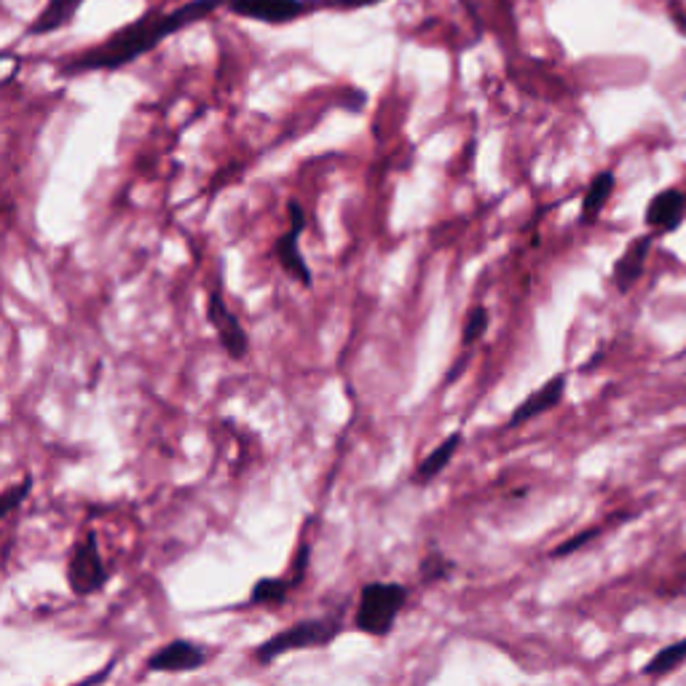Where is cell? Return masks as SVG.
<instances>
[{"label": "cell", "mask_w": 686, "mask_h": 686, "mask_svg": "<svg viewBox=\"0 0 686 686\" xmlns=\"http://www.w3.org/2000/svg\"><path fill=\"white\" fill-rule=\"evenodd\" d=\"M601 534V528L593 526V528H585V531H579L577 536H571V539H566L563 544H558L553 553H550V558H566V555L577 553V550H582L587 542H593L595 536Z\"/></svg>", "instance_id": "ffe728a7"}, {"label": "cell", "mask_w": 686, "mask_h": 686, "mask_svg": "<svg viewBox=\"0 0 686 686\" xmlns=\"http://www.w3.org/2000/svg\"><path fill=\"white\" fill-rule=\"evenodd\" d=\"M78 3H81V0H51L49 6H46V11L41 14V19H38L33 27H30V33L33 35L54 33L57 27H62L65 22H70V17L76 14Z\"/></svg>", "instance_id": "9a60e30c"}, {"label": "cell", "mask_w": 686, "mask_h": 686, "mask_svg": "<svg viewBox=\"0 0 686 686\" xmlns=\"http://www.w3.org/2000/svg\"><path fill=\"white\" fill-rule=\"evenodd\" d=\"M220 0H193L185 3L183 9L172 11L164 19H145L132 27H124L121 33L113 35L105 46L89 51L86 57H81L76 65L67 67V73H78V70H113V67L129 65L137 57H143L145 51H151L153 46H159L164 38L177 33L180 27L191 25L196 19L207 17Z\"/></svg>", "instance_id": "6da1fadb"}, {"label": "cell", "mask_w": 686, "mask_h": 686, "mask_svg": "<svg viewBox=\"0 0 686 686\" xmlns=\"http://www.w3.org/2000/svg\"><path fill=\"white\" fill-rule=\"evenodd\" d=\"M686 662V638L676 641V644L665 646L660 652L654 654L652 660L644 665L646 676H662V673H670V670L681 668Z\"/></svg>", "instance_id": "2e32d148"}, {"label": "cell", "mask_w": 686, "mask_h": 686, "mask_svg": "<svg viewBox=\"0 0 686 686\" xmlns=\"http://www.w3.org/2000/svg\"><path fill=\"white\" fill-rule=\"evenodd\" d=\"M654 239H657L654 231L652 234L638 236V239H633V242L625 247V252H622L620 258H617V263L611 268V282L617 287V293H630V290L636 287V282L641 279V274H644L646 258H649V250H652Z\"/></svg>", "instance_id": "30bf717a"}, {"label": "cell", "mask_w": 686, "mask_h": 686, "mask_svg": "<svg viewBox=\"0 0 686 686\" xmlns=\"http://www.w3.org/2000/svg\"><path fill=\"white\" fill-rule=\"evenodd\" d=\"M287 212H290V231L285 236H279L277 244H274V255H277L279 266H282L287 277H293L303 287H311L314 285L311 268L306 263V258H303L301 247H298L303 228H306V212H303V207L295 199L287 204Z\"/></svg>", "instance_id": "5b68a950"}, {"label": "cell", "mask_w": 686, "mask_h": 686, "mask_svg": "<svg viewBox=\"0 0 686 686\" xmlns=\"http://www.w3.org/2000/svg\"><path fill=\"white\" fill-rule=\"evenodd\" d=\"M298 585V579H277V577H266L255 582L250 590V598L247 603L250 606H271V603H285L290 590Z\"/></svg>", "instance_id": "5bb4252c"}, {"label": "cell", "mask_w": 686, "mask_h": 686, "mask_svg": "<svg viewBox=\"0 0 686 686\" xmlns=\"http://www.w3.org/2000/svg\"><path fill=\"white\" fill-rule=\"evenodd\" d=\"M453 571V561H448V558H443L440 553H429L424 561H421L419 566V574H421V582H440V579H445L448 574Z\"/></svg>", "instance_id": "ac0fdd59"}, {"label": "cell", "mask_w": 686, "mask_h": 686, "mask_svg": "<svg viewBox=\"0 0 686 686\" xmlns=\"http://www.w3.org/2000/svg\"><path fill=\"white\" fill-rule=\"evenodd\" d=\"M207 660H210V652L204 646L188 641V638H175L156 649L145 660V668L151 673H191V670L204 668Z\"/></svg>", "instance_id": "52a82bcc"}, {"label": "cell", "mask_w": 686, "mask_h": 686, "mask_svg": "<svg viewBox=\"0 0 686 686\" xmlns=\"http://www.w3.org/2000/svg\"><path fill=\"white\" fill-rule=\"evenodd\" d=\"M234 11L239 17L277 25V22H290V19L301 17L303 3L301 0H234Z\"/></svg>", "instance_id": "8fae6325"}, {"label": "cell", "mask_w": 686, "mask_h": 686, "mask_svg": "<svg viewBox=\"0 0 686 686\" xmlns=\"http://www.w3.org/2000/svg\"><path fill=\"white\" fill-rule=\"evenodd\" d=\"M488 325H491V314H488L486 306H475L467 314V322H464V330H461V343L475 346L488 333Z\"/></svg>", "instance_id": "e0dca14e"}, {"label": "cell", "mask_w": 686, "mask_h": 686, "mask_svg": "<svg viewBox=\"0 0 686 686\" xmlns=\"http://www.w3.org/2000/svg\"><path fill=\"white\" fill-rule=\"evenodd\" d=\"M467 354H464V357H459V360H456V365H453V370H448V373H445V378H443V386H448V384H453V381H456V378H459L461 376V373H464V370H467Z\"/></svg>", "instance_id": "44dd1931"}, {"label": "cell", "mask_w": 686, "mask_h": 686, "mask_svg": "<svg viewBox=\"0 0 686 686\" xmlns=\"http://www.w3.org/2000/svg\"><path fill=\"white\" fill-rule=\"evenodd\" d=\"M341 633V620L338 617H309V620H298L290 628L279 630L271 638L255 649V660L260 665H271V662L290 652H303V649H319L327 646L335 636Z\"/></svg>", "instance_id": "3957f363"}, {"label": "cell", "mask_w": 686, "mask_h": 686, "mask_svg": "<svg viewBox=\"0 0 686 686\" xmlns=\"http://www.w3.org/2000/svg\"><path fill=\"white\" fill-rule=\"evenodd\" d=\"M108 577V566L102 561L97 534L86 531L73 547L70 561H67V585H70L73 595L86 598V595L100 593L102 587L108 585Z\"/></svg>", "instance_id": "277c9868"}, {"label": "cell", "mask_w": 686, "mask_h": 686, "mask_svg": "<svg viewBox=\"0 0 686 686\" xmlns=\"http://www.w3.org/2000/svg\"><path fill=\"white\" fill-rule=\"evenodd\" d=\"M408 603V587L397 582H368L354 609V628L373 638H386Z\"/></svg>", "instance_id": "7a4b0ae2"}, {"label": "cell", "mask_w": 686, "mask_h": 686, "mask_svg": "<svg viewBox=\"0 0 686 686\" xmlns=\"http://www.w3.org/2000/svg\"><path fill=\"white\" fill-rule=\"evenodd\" d=\"M461 440H464V435L461 432H453L451 437H445L443 443L437 445L435 451L429 453L427 459L421 461L419 467H416V472H413V483L416 486H427V483H432L440 472H443L448 464H451V459L456 456V451H459V445H461Z\"/></svg>", "instance_id": "7c38bea8"}, {"label": "cell", "mask_w": 686, "mask_h": 686, "mask_svg": "<svg viewBox=\"0 0 686 686\" xmlns=\"http://www.w3.org/2000/svg\"><path fill=\"white\" fill-rule=\"evenodd\" d=\"M30 491H33V475H27L22 483L11 486L9 491L3 494V502H0V515H3V518H6V515H11V512L17 510L19 504L25 502Z\"/></svg>", "instance_id": "d6986e66"}, {"label": "cell", "mask_w": 686, "mask_h": 686, "mask_svg": "<svg viewBox=\"0 0 686 686\" xmlns=\"http://www.w3.org/2000/svg\"><path fill=\"white\" fill-rule=\"evenodd\" d=\"M563 394H566V376L558 373V376L550 378L547 384L539 386L536 392L528 394L526 400L520 402L518 408L512 410V416L507 419L504 429H515V427H520V424H526V421L536 419V416L550 413V410L561 405Z\"/></svg>", "instance_id": "ba28073f"}, {"label": "cell", "mask_w": 686, "mask_h": 686, "mask_svg": "<svg viewBox=\"0 0 686 686\" xmlns=\"http://www.w3.org/2000/svg\"><path fill=\"white\" fill-rule=\"evenodd\" d=\"M343 6H349V9H357V6H370V3H378V0H341Z\"/></svg>", "instance_id": "7402d4cb"}, {"label": "cell", "mask_w": 686, "mask_h": 686, "mask_svg": "<svg viewBox=\"0 0 686 686\" xmlns=\"http://www.w3.org/2000/svg\"><path fill=\"white\" fill-rule=\"evenodd\" d=\"M207 319H210V325L218 333L223 352L236 362L244 360L247 352H250V338H247V330L242 327L239 317L226 306L220 290H212L210 298H207Z\"/></svg>", "instance_id": "8992f818"}, {"label": "cell", "mask_w": 686, "mask_h": 686, "mask_svg": "<svg viewBox=\"0 0 686 686\" xmlns=\"http://www.w3.org/2000/svg\"><path fill=\"white\" fill-rule=\"evenodd\" d=\"M686 218V193L678 188H665L646 204L644 223L652 228L654 234H670L676 231Z\"/></svg>", "instance_id": "9c48e42d"}, {"label": "cell", "mask_w": 686, "mask_h": 686, "mask_svg": "<svg viewBox=\"0 0 686 686\" xmlns=\"http://www.w3.org/2000/svg\"><path fill=\"white\" fill-rule=\"evenodd\" d=\"M614 188H617V177H614V172H601V175H595L593 183L587 185L585 199H582L579 220H582V223H595L598 215L603 212V207L609 204Z\"/></svg>", "instance_id": "4fadbf2b"}]
</instances>
